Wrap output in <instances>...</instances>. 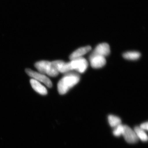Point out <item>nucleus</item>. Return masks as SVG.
<instances>
[{
    "mask_svg": "<svg viewBox=\"0 0 148 148\" xmlns=\"http://www.w3.org/2000/svg\"><path fill=\"white\" fill-rule=\"evenodd\" d=\"M134 130L137 135L138 140H141L144 142L147 141L148 136L145 131L141 129L139 126L135 127Z\"/></svg>",
    "mask_w": 148,
    "mask_h": 148,
    "instance_id": "obj_11",
    "label": "nucleus"
},
{
    "mask_svg": "<svg viewBox=\"0 0 148 148\" xmlns=\"http://www.w3.org/2000/svg\"><path fill=\"white\" fill-rule=\"evenodd\" d=\"M91 50V47L90 46L79 48L74 51L70 56L71 60L79 57H82L83 56Z\"/></svg>",
    "mask_w": 148,
    "mask_h": 148,
    "instance_id": "obj_9",
    "label": "nucleus"
},
{
    "mask_svg": "<svg viewBox=\"0 0 148 148\" xmlns=\"http://www.w3.org/2000/svg\"><path fill=\"white\" fill-rule=\"evenodd\" d=\"M69 63L71 71H75L79 73H84L88 66L87 60L82 57L72 59Z\"/></svg>",
    "mask_w": 148,
    "mask_h": 148,
    "instance_id": "obj_3",
    "label": "nucleus"
},
{
    "mask_svg": "<svg viewBox=\"0 0 148 148\" xmlns=\"http://www.w3.org/2000/svg\"><path fill=\"white\" fill-rule=\"evenodd\" d=\"M139 127H140L141 129L145 130V131H147L148 130V122L143 123L140 125Z\"/></svg>",
    "mask_w": 148,
    "mask_h": 148,
    "instance_id": "obj_15",
    "label": "nucleus"
},
{
    "mask_svg": "<svg viewBox=\"0 0 148 148\" xmlns=\"http://www.w3.org/2000/svg\"><path fill=\"white\" fill-rule=\"evenodd\" d=\"M80 77L78 74L74 73H66L58 84V90L61 95L68 92L72 87L79 82Z\"/></svg>",
    "mask_w": 148,
    "mask_h": 148,
    "instance_id": "obj_1",
    "label": "nucleus"
},
{
    "mask_svg": "<svg viewBox=\"0 0 148 148\" xmlns=\"http://www.w3.org/2000/svg\"><path fill=\"white\" fill-rule=\"evenodd\" d=\"M30 83L33 89L41 95H46L47 94V90L44 86L41 84L39 82L36 80L32 79Z\"/></svg>",
    "mask_w": 148,
    "mask_h": 148,
    "instance_id": "obj_10",
    "label": "nucleus"
},
{
    "mask_svg": "<svg viewBox=\"0 0 148 148\" xmlns=\"http://www.w3.org/2000/svg\"><path fill=\"white\" fill-rule=\"evenodd\" d=\"M122 135L123 136L125 141L130 144H135L139 140L134 129H132L127 125H124L123 132Z\"/></svg>",
    "mask_w": 148,
    "mask_h": 148,
    "instance_id": "obj_5",
    "label": "nucleus"
},
{
    "mask_svg": "<svg viewBox=\"0 0 148 148\" xmlns=\"http://www.w3.org/2000/svg\"><path fill=\"white\" fill-rule=\"evenodd\" d=\"M51 63L58 71V73H66L71 71L69 62L66 63L61 60H58L53 61Z\"/></svg>",
    "mask_w": 148,
    "mask_h": 148,
    "instance_id": "obj_8",
    "label": "nucleus"
},
{
    "mask_svg": "<svg viewBox=\"0 0 148 148\" xmlns=\"http://www.w3.org/2000/svg\"><path fill=\"white\" fill-rule=\"evenodd\" d=\"M35 66L40 73L47 74L50 77H56L59 74L52 63L49 61H42L37 62Z\"/></svg>",
    "mask_w": 148,
    "mask_h": 148,
    "instance_id": "obj_2",
    "label": "nucleus"
},
{
    "mask_svg": "<svg viewBox=\"0 0 148 148\" xmlns=\"http://www.w3.org/2000/svg\"><path fill=\"white\" fill-rule=\"evenodd\" d=\"M113 133L114 135L116 137H120L122 135L123 132V128H124V125L122 124H120L118 125L117 126L114 128Z\"/></svg>",
    "mask_w": 148,
    "mask_h": 148,
    "instance_id": "obj_14",
    "label": "nucleus"
},
{
    "mask_svg": "<svg viewBox=\"0 0 148 148\" xmlns=\"http://www.w3.org/2000/svg\"><path fill=\"white\" fill-rule=\"evenodd\" d=\"M90 65L93 69H100L106 64V57L101 56L90 54L89 57Z\"/></svg>",
    "mask_w": 148,
    "mask_h": 148,
    "instance_id": "obj_6",
    "label": "nucleus"
},
{
    "mask_svg": "<svg viewBox=\"0 0 148 148\" xmlns=\"http://www.w3.org/2000/svg\"><path fill=\"white\" fill-rule=\"evenodd\" d=\"M141 54L140 52L136 51H127L123 54V58L129 60H138Z\"/></svg>",
    "mask_w": 148,
    "mask_h": 148,
    "instance_id": "obj_12",
    "label": "nucleus"
},
{
    "mask_svg": "<svg viewBox=\"0 0 148 148\" xmlns=\"http://www.w3.org/2000/svg\"><path fill=\"white\" fill-rule=\"evenodd\" d=\"M108 120L110 125L113 128L121 124V121L120 118L113 115H109L108 117Z\"/></svg>",
    "mask_w": 148,
    "mask_h": 148,
    "instance_id": "obj_13",
    "label": "nucleus"
},
{
    "mask_svg": "<svg viewBox=\"0 0 148 148\" xmlns=\"http://www.w3.org/2000/svg\"><path fill=\"white\" fill-rule=\"evenodd\" d=\"M110 53V49L109 45L107 43H103L98 45L91 54L106 57Z\"/></svg>",
    "mask_w": 148,
    "mask_h": 148,
    "instance_id": "obj_7",
    "label": "nucleus"
},
{
    "mask_svg": "<svg viewBox=\"0 0 148 148\" xmlns=\"http://www.w3.org/2000/svg\"><path fill=\"white\" fill-rule=\"evenodd\" d=\"M26 72L29 76L32 77L38 81L43 83L48 87H52V84L51 81L45 75L40 73H37L30 69H26Z\"/></svg>",
    "mask_w": 148,
    "mask_h": 148,
    "instance_id": "obj_4",
    "label": "nucleus"
}]
</instances>
